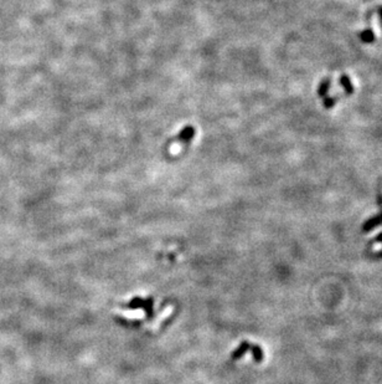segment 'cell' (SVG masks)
<instances>
[{
	"label": "cell",
	"instance_id": "cell-1",
	"mask_svg": "<svg viewBox=\"0 0 382 384\" xmlns=\"http://www.w3.org/2000/svg\"><path fill=\"white\" fill-rule=\"evenodd\" d=\"M247 351H251V352L253 353L256 362H261L263 359V353H262V351H261V348L258 347V345L248 343V342H242V343H241L240 347H238L237 350L232 353V359L241 358L244 353L247 352Z\"/></svg>",
	"mask_w": 382,
	"mask_h": 384
}]
</instances>
